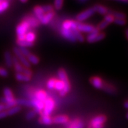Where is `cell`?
I'll return each instance as SVG.
<instances>
[{
    "label": "cell",
    "instance_id": "obj_1",
    "mask_svg": "<svg viewBox=\"0 0 128 128\" xmlns=\"http://www.w3.org/2000/svg\"><path fill=\"white\" fill-rule=\"evenodd\" d=\"M58 76L60 80H61L64 83V89L61 91L59 92L60 95V96H66L70 91V82H69L67 74H66L64 69L60 68L58 70Z\"/></svg>",
    "mask_w": 128,
    "mask_h": 128
},
{
    "label": "cell",
    "instance_id": "obj_2",
    "mask_svg": "<svg viewBox=\"0 0 128 128\" xmlns=\"http://www.w3.org/2000/svg\"><path fill=\"white\" fill-rule=\"evenodd\" d=\"M55 102L51 98H47L46 100L44 101V108L41 113V115H48L49 116L52 111L54 109Z\"/></svg>",
    "mask_w": 128,
    "mask_h": 128
},
{
    "label": "cell",
    "instance_id": "obj_3",
    "mask_svg": "<svg viewBox=\"0 0 128 128\" xmlns=\"http://www.w3.org/2000/svg\"><path fill=\"white\" fill-rule=\"evenodd\" d=\"M95 12H95V10L93 9V7L89 8V9H86V11H84V12H82L81 13L78 14L77 16H76V19H77L78 22L85 21L86 19H88L89 17H90L91 16H92L93 14H95Z\"/></svg>",
    "mask_w": 128,
    "mask_h": 128
},
{
    "label": "cell",
    "instance_id": "obj_4",
    "mask_svg": "<svg viewBox=\"0 0 128 128\" xmlns=\"http://www.w3.org/2000/svg\"><path fill=\"white\" fill-rule=\"evenodd\" d=\"M14 52L16 55V57L17 58V59L20 60V62L22 64H23V66H24V68H30L31 65L29 64V62L28 61V60L26 59V58L22 54V53L20 52V50L18 49V48L17 47H15L14 48Z\"/></svg>",
    "mask_w": 128,
    "mask_h": 128
},
{
    "label": "cell",
    "instance_id": "obj_5",
    "mask_svg": "<svg viewBox=\"0 0 128 128\" xmlns=\"http://www.w3.org/2000/svg\"><path fill=\"white\" fill-rule=\"evenodd\" d=\"M97 28L94 27L92 25H88V24H85L78 23V26H77V30L80 32H84V33H89L90 34L94 31H96Z\"/></svg>",
    "mask_w": 128,
    "mask_h": 128
},
{
    "label": "cell",
    "instance_id": "obj_6",
    "mask_svg": "<svg viewBox=\"0 0 128 128\" xmlns=\"http://www.w3.org/2000/svg\"><path fill=\"white\" fill-rule=\"evenodd\" d=\"M29 26L26 22H22V23L18 25L16 27V34L17 36H24L26 33H27L28 30L29 29Z\"/></svg>",
    "mask_w": 128,
    "mask_h": 128
},
{
    "label": "cell",
    "instance_id": "obj_7",
    "mask_svg": "<svg viewBox=\"0 0 128 128\" xmlns=\"http://www.w3.org/2000/svg\"><path fill=\"white\" fill-rule=\"evenodd\" d=\"M32 107L34 108V110L36 111V113L41 114L44 108V102H41L39 100H37L36 99H32Z\"/></svg>",
    "mask_w": 128,
    "mask_h": 128
},
{
    "label": "cell",
    "instance_id": "obj_8",
    "mask_svg": "<svg viewBox=\"0 0 128 128\" xmlns=\"http://www.w3.org/2000/svg\"><path fill=\"white\" fill-rule=\"evenodd\" d=\"M79 22H75L72 20H67L64 22L63 24V28L66 30H73V29H77V26Z\"/></svg>",
    "mask_w": 128,
    "mask_h": 128
},
{
    "label": "cell",
    "instance_id": "obj_9",
    "mask_svg": "<svg viewBox=\"0 0 128 128\" xmlns=\"http://www.w3.org/2000/svg\"><path fill=\"white\" fill-rule=\"evenodd\" d=\"M90 81L93 87H95L97 89H102L104 86V82L102 80L101 78L98 77H92L90 79Z\"/></svg>",
    "mask_w": 128,
    "mask_h": 128
},
{
    "label": "cell",
    "instance_id": "obj_10",
    "mask_svg": "<svg viewBox=\"0 0 128 128\" xmlns=\"http://www.w3.org/2000/svg\"><path fill=\"white\" fill-rule=\"evenodd\" d=\"M61 34H62V36L64 38H66V39H68V41H71V42H76L77 41L71 30H66V29L63 28L61 30Z\"/></svg>",
    "mask_w": 128,
    "mask_h": 128
},
{
    "label": "cell",
    "instance_id": "obj_11",
    "mask_svg": "<svg viewBox=\"0 0 128 128\" xmlns=\"http://www.w3.org/2000/svg\"><path fill=\"white\" fill-rule=\"evenodd\" d=\"M106 120H107V118L105 115L97 116L91 120L90 126H94V125H97V124H104Z\"/></svg>",
    "mask_w": 128,
    "mask_h": 128
},
{
    "label": "cell",
    "instance_id": "obj_12",
    "mask_svg": "<svg viewBox=\"0 0 128 128\" xmlns=\"http://www.w3.org/2000/svg\"><path fill=\"white\" fill-rule=\"evenodd\" d=\"M12 64L14 65V69L16 71V73H23L24 70V67L22 66V64L19 63L18 60L16 56L12 57Z\"/></svg>",
    "mask_w": 128,
    "mask_h": 128
},
{
    "label": "cell",
    "instance_id": "obj_13",
    "mask_svg": "<svg viewBox=\"0 0 128 128\" xmlns=\"http://www.w3.org/2000/svg\"><path fill=\"white\" fill-rule=\"evenodd\" d=\"M24 22H26L28 24L29 27H37L39 25V22L37 20L36 18L32 16H26L25 17Z\"/></svg>",
    "mask_w": 128,
    "mask_h": 128
},
{
    "label": "cell",
    "instance_id": "obj_14",
    "mask_svg": "<svg viewBox=\"0 0 128 128\" xmlns=\"http://www.w3.org/2000/svg\"><path fill=\"white\" fill-rule=\"evenodd\" d=\"M4 98L6 100L7 103L10 102H12V101L15 100L14 98L13 94H12V90L10 88H4Z\"/></svg>",
    "mask_w": 128,
    "mask_h": 128
},
{
    "label": "cell",
    "instance_id": "obj_15",
    "mask_svg": "<svg viewBox=\"0 0 128 128\" xmlns=\"http://www.w3.org/2000/svg\"><path fill=\"white\" fill-rule=\"evenodd\" d=\"M53 123L56 124H65L68 122V118L66 115H58L52 119Z\"/></svg>",
    "mask_w": 128,
    "mask_h": 128
},
{
    "label": "cell",
    "instance_id": "obj_16",
    "mask_svg": "<svg viewBox=\"0 0 128 128\" xmlns=\"http://www.w3.org/2000/svg\"><path fill=\"white\" fill-rule=\"evenodd\" d=\"M46 96H47V95H46V92L44 91V90H38L35 93L33 99H36L37 100L44 102V101L46 100V99L47 98Z\"/></svg>",
    "mask_w": 128,
    "mask_h": 128
},
{
    "label": "cell",
    "instance_id": "obj_17",
    "mask_svg": "<svg viewBox=\"0 0 128 128\" xmlns=\"http://www.w3.org/2000/svg\"><path fill=\"white\" fill-rule=\"evenodd\" d=\"M54 16V12H51L49 13H46L44 15L43 18H41V20L40 21L42 24H48L50 22V20L52 19V18Z\"/></svg>",
    "mask_w": 128,
    "mask_h": 128
},
{
    "label": "cell",
    "instance_id": "obj_18",
    "mask_svg": "<svg viewBox=\"0 0 128 128\" xmlns=\"http://www.w3.org/2000/svg\"><path fill=\"white\" fill-rule=\"evenodd\" d=\"M34 14H35V16H36V18L38 22H40L41 18H43L44 15L45 14V13L43 11V9L41 8V6H36L34 9Z\"/></svg>",
    "mask_w": 128,
    "mask_h": 128
},
{
    "label": "cell",
    "instance_id": "obj_19",
    "mask_svg": "<svg viewBox=\"0 0 128 128\" xmlns=\"http://www.w3.org/2000/svg\"><path fill=\"white\" fill-rule=\"evenodd\" d=\"M4 60L6 66L8 68H11L13 66V64H12V56L11 53L9 51H8V50H6V51L4 52Z\"/></svg>",
    "mask_w": 128,
    "mask_h": 128
},
{
    "label": "cell",
    "instance_id": "obj_20",
    "mask_svg": "<svg viewBox=\"0 0 128 128\" xmlns=\"http://www.w3.org/2000/svg\"><path fill=\"white\" fill-rule=\"evenodd\" d=\"M93 9H94L96 12H98L99 14H105L106 15L108 13V9L105 6H102V5L96 4L93 6Z\"/></svg>",
    "mask_w": 128,
    "mask_h": 128
},
{
    "label": "cell",
    "instance_id": "obj_21",
    "mask_svg": "<svg viewBox=\"0 0 128 128\" xmlns=\"http://www.w3.org/2000/svg\"><path fill=\"white\" fill-rule=\"evenodd\" d=\"M99 34V30L97 28L96 31L90 33V34H88L87 36V41L89 43H94L96 42V37L98 36V34Z\"/></svg>",
    "mask_w": 128,
    "mask_h": 128
},
{
    "label": "cell",
    "instance_id": "obj_22",
    "mask_svg": "<svg viewBox=\"0 0 128 128\" xmlns=\"http://www.w3.org/2000/svg\"><path fill=\"white\" fill-rule=\"evenodd\" d=\"M38 122L44 124H50L51 123H53L52 119L50 118V116H48V115H41Z\"/></svg>",
    "mask_w": 128,
    "mask_h": 128
},
{
    "label": "cell",
    "instance_id": "obj_23",
    "mask_svg": "<svg viewBox=\"0 0 128 128\" xmlns=\"http://www.w3.org/2000/svg\"><path fill=\"white\" fill-rule=\"evenodd\" d=\"M26 59H27L28 61L29 62V64L31 63V64H34V65L38 64V62H39V58L37 57L36 56L34 55V54H30L28 56H26Z\"/></svg>",
    "mask_w": 128,
    "mask_h": 128
},
{
    "label": "cell",
    "instance_id": "obj_24",
    "mask_svg": "<svg viewBox=\"0 0 128 128\" xmlns=\"http://www.w3.org/2000/svg\"><path fill=\"white\" fill-rule=\"evenodd\" d=\"M15 77H16V79L18 81H29L31 80V77L24 75L22 73H16Z\"/></svg>",
    "mask_w": 128,
    "mask_h": 128
},
{
    "label": "cell",
    "instance_id": "obj_25",
    "mask_svg": "<svg viewBox=\"0 0 128 128\" xmlns=\"http://www.w3.org/2000/svg\"><path fill=\"white\" fill-rule=\"evenodd\" d=\"M36 39V35L34 32H27L25 34V40L30 43H34Z\"/></svg>",
    "mask_w": 128,
    "mask_h": 128
},
{
    "label": "cell",
    "instance_id": "obj_26",
    "mask_svg": "<svg viewBox=\"0 0 128 128\" xmlns=\"http://www.w3.org/2000/svg\"><path fill=\"white\" fill-rule=\"evenodd\" d=\"M16 105L32 107V100H25V99H17V100H16Z\"/></svg>",
    "mask_w": 128,
    "mask_h": 128
},
{
    "label": "cell",
    "instance_id": "obj_27",
    "mask_svg": "<svg viewBox=\"0 0 128 128\" xmlns=\"http://www.w3.org/2000/svg\"><path fill=\"white\" fill-rule=\"evenodd\" d=\"M21 110H22V108L20 106H15V107H13L7 110L6 113H7V115H13V114L20 112Z\"/></svg>",
    "mask_w": 128,
    "mask_h": 128
},
{
    "label": "cell",
    "instance_id": "obj_28",
    "mask_svg": "<svg viewBox=\"0 0 128 128\" xmlns=\"http://www.w3.org/2000/svg\"><path fill=\"white\" fill-rule=\"evenodd\" d=\"M102 89L105 91L108 92H109L110 94H114L116 92V90H115V88L113 86H112L110 85H108V84H106L105 82H104V86H103Z\"/></svg>",
    "mask_w": 128,
    "mask_h": 128
},
{
    "label": "cell",
    "instance_id": "obj_29",
    "mask_svg": "<svg viewBox=\"0 0 128 128\" xmlns=\"http://www.w3.org/2000/svg\"><path fill=\"white\" fill-rule=\"evenodd\" d=\"M17 45L19 47H24V48H26V47H32L34 46V43H30L28 41H26V40H23V41H18L17 40Z\"/></svg>",
    "mask_w": 128,
    "mask_h": 128
},
{
    "label": "cell",
    "instance_id": "obj_30",
    "mask_svg": "<svg viewBox=\"0 0 128 128\" xmlns=\"http://www.w3.org/2000/svg\"><path fill=\"white\" fill-rule=\"evenodd\" d=\"M9 2L8 1H1L0 0V14L4 12L5 10L8 9Z\"/></svg>",
    "mask_w": 128,
    "mask_h": 128
},
{
    "label": "cell",
    "instance_id": "obj_31",
    "mask_svg": "<svg viewBox=\"0 0 128 128\" xmlns=\"http://www.w3.org/2000/svg\"><path fill=\"white\" fill-rule=\"evenodd\" d=\"M72 32H73V34H74V36L76 37V40H78L80 42H83L84 41V37L82 36V34H81V33L80 32H78L77 29H73L72 30Z\"/></svg>",
    "mask_w": 128,
    "mask_h": 128
},
{
    "label": "cell",
    "instance_id": "obj_32",
    "mask_svg": "<svg viewBox=\"0 0 128 128\" xmlns=\"http://www.w3.org/2000/svg\"><path fill=\"white\" fill-rule=\"evenodd\" d=\"M108 14H111L114 18H122V19H125L126 18V14H124L122 12H111L108 10Z\"/></svg>",
    "mask_w": 128,
    "mask_h": 128
},
{
    "label": "cell",
    "instance_id": "obj_33",
    "mask_svg": "<svg viewBox=\"0 0 128 128\" xmlns=\"http://www.w3.org/2000/svg\"><path fill=\"white\" fill-rule=\"evenodd\" d=\"M64 88V83L61 80H56L55 83V86H54V88H55L56 90L58 91H61Z\"/></svg>",
    "mask_w": 128,
    "mask_h": 128
},
{
    "label": "cell",
    "instance_id": "obj_34",
    "mask_svg": "<svg viewBox=\"0 0 128 128\" xmlns=\"http://www.w3.org/2000/svg\"><path fill=\"white\" fill-rule=\"evenodd\" d=\"M64 1L62 0H56L54 2V7L56 10H60L63 7Z\"/></svg>",
    "mask_w": 128,
    "mask_h": 128
},
{
    "label": "cell",
    "instance_id": "obj_35",
    "mask_svg": "<svg viewBox=\"0 0 128 128\" xmlns=\"http://www.w3.org/2000/svg\"><path fill=\"white\" fill-rule=\"evenodd\" d=\"M41 8L43 9L44 12L46 14V13H49V12H53V6L51 5H44V6H42Z\"/></svg>",
    "mask_w": 128,
    "mask_h": 128
},
{
    "label": "cell",
    "instance_id": "obj_36",
    "mask_svg": "<svg viewBox=\"0 0 128 128\" xmlns=\"http://www.w3.org/2000/svg\"><path fill=\"white\" fill-rule=\"evenodd\" d=\"M114 16L112 15L111 14H106L105 16V18H104V21L106 22L107 23L110 24L112 23V22H114Z\"/></svg>",
    "mask_w": 128,
    "mask_h": 128
},
{
    "label": "cell",
    "instance_id": "obj_37",
    "mask_svg": "<svg viewBox=\"0 0 128 128\" xmlns=\"http://www.w3.org/2000/svg\"><path fill=\"white\" fill-rule=\"evenodd\" d=\"M56 81V80L55 78H51V79H50L47 82V86H46L47 88L48 89H53V88H54Z\"/></svg>",
    "mask_w": 128,
    "mask_h": 128
},
{
    "label": "cell",
    "instance_id": "obj_38",
    "mask_svg": "<svg viewBox=\"0 0 128 128\" xmlns=\"http://www.w3.org/2000/svg\"><path fill=\"white\" fill-rule=\"evenodd\" d=\"M36 112L35 110H31L28 112H27V114H26V120H32V118H34V116L36 115Z\"/></svg>",
    "mask_w": 128,
    "mask_h": 128
},
{
    "label": "cell",
    "instance_id": "obj_39",
    "mask_svg": "<svg viewBox=\"0 0 128 128\" xmlns=\"http://www.w3.org/2000/svg\"><path fill=\"white\" fill-rule=\"evenodd\" d=\"M18 49H19V50H20V52L22 53V54L23 56H24L26 58V56H28L31 54V53H30V51L28 50V49H26V48H24V47H19V48H18Z\"/></svg>",
    "mask_w": 128,
    "mask_h": 128
},
{
    "label": "cell",
    "instance_id": "obj_40",
    "mask_svg": "<svg viewBox=\"0 0 128 128\" xmlns=\"http://www.w3.org/2000/svg\"><path fill=\"white\" fill-rule=\"evenodd\" d=\"M114 24L120 25V26H123L126 24V20L125 19H122V18H114Z\"/></svg>",
    "mask_w": 128,
    "mask_h": 128
},
{
    "label": "cell",
    "instance_id": "obj_41",
    "mask_svg": "<svg viewBox=\"0 0 128 128\" xmlns=\"http://www.w3.org/2000/svg\"><path fill=\"white\" fill-rule=\"evenodd\" d=\"M108 24H109L107 23L105 21H103V22H100V23L99 24V25H98V26L97 28H98V30H103V29H105V28L108 26Z\"/></svg>",
    "mask_w": 128,
    "mask_h": 128
},
{
    "label": "cell",
    "instance_id": "obj_42",
    "mask_svg": "<svg viewBox=\"0 0 128 128\" xmlns=\"http://www.w3.org/2000/svg\"><path fill=\"white\" fill-rule=\"evenodd\" d=\"M0 76L2 77H7L9 76V73L6 69L0 68Z\"/></svg>",
    "mask_w": 128,
    "mask_h": 128
},
{
    "label": "cell",
    "instance_id": "obj_43",
    "mask_svg": "<svg viewBox=\"0 0 128 128\" xmlns=\"http://www.w3.org/2000/svg\"><path fill=\"white\" fill-rule=\"evenodd\" d=\"M84 128V122L80 120V122H78V123L77 124H76V126H75L73 128Z\"/></svg>",
    "mask_w": 128,
    "mask_h": 128
},
{
    "label": "cell",
    "instance_id": "obj_44",
    "mask_svg": "<svg viewBox=\"0 0 128 128\" xmlns=\"http://www.w3.org/2000/svg\"><path fill=\"white\" fill-rule=\"evenodd\" d=\"M7 116V113H6V111H2L0 112V119H2L4 118H6Z\"/></svg>",
    "mask_w": 128,
    "mask_h": 128
},
{
    "label": "cell",
    "instance_id": "obj_45",
    "mask_svg": "<svg viewBox=\"0 0 128 128\" xmlns=\"http://www.w3.org/2000/svg\"><path fill=\"white\" fill-rule=\"evenodd\" d=\"M0 102H1V104H2V105H6V104L7 103L6 100L5 99L4 97H3V98H0Z\"/></svg>",
    "mask_w": 128,
    "mask_h": 128
},
{
    "label": "cell",
    "instance_id": "obj_46",
    "mask_svg": "<svg viewBox=\"0 0 128 128\" xmlns=\"http://www.w3.org/2000/svg\"><path fill=\"white\" fill-rule=\"evenodd\" d=\"M4 105L0 104V112L4 111Z\"/></svg>",
    "mask_w": 128,
    "mask_h": 128
},
{
    "label": "cell",
    "instance_id": "obj_47",
    "mask_svg": "<svg viewBox=\"0 0 128 128\" xmlns=\"http://www.w3.org/2000/svg\"><path fill=\"white\" fill-rule=\"evenodd\" d=\"M87 2V0H79V1H78V3H79V4H84V3H86Z\"/></svg>",
    "mask_w": 128,
    "mask_h": 128
},
{
    "label": "cell",
    "instance_id": "obj_48",
    "mask_svg": "<svg viewBox=\"0 0 128 128\" xmlns=\"http://www.w3.org/2000/svg\"><path fill=\"white\" fill-rule=\"evenodd\" d=\"M124 108H128V101H127V102H124Z\"/></svg>",
    "mask_w": 128,
    "mask_h": 128
},
{
    "label": "cell",
    "instance_id": "obj_49",
    "mask_svg": "<svg viewBox=\"0 0 128 128\" xmlns=\"http://www.w3.org/2000/svg\"><path fill=\"white\" fill-rule=\"evenodd\" d=\"M125 34H126V36H127V38H128V28H127L126 31H125Z\"/></svg>",
    "mask_w": 128,
    "mask_h": 128
},
{
    "label": "cell",
    "instance_id": "obj_50",
    "mask_svg": "<svg viewBox=\"0 0 128 128\" xmlns=\"http://www.w3.org/2000/svg\"><path fill=\"white\" fill-rule=\"evenodd\" d=\"M120 2H122V3H128V0H123V1H122V0H121Z\"/></svg>",
    "mask_w": 128,
    "mask_h": 128
},
{
    "label": "cell",
    "instance_id": "obj_51",
    "mask_svg": "<svg viewBox=\"0 0 128 128\" xmlns=\"http://www.w3.org/2000/svg\"><path fill=\"white\" fill-rule=\"evenodd\" d=\"M21 2H22V3H26L27 1L26 0H21Z\"/></svg>",
    "mask_w": 128,
    "mask_h": 128
},
{
    "label": "cell",
    "instance_id": "obj_52",
    "mask_svg": "<svg viewBox=\"0 0 128 128\" xmlns=\"http://www.w3.org/2000/svg\"><path fill=\"white\" fill-rule=\"evenodd\" d=\"M126 117H127V118L128 119V114H127V115H126Z\"/></svg>",
    "mask_w": 128,
    "mask_h": 128
},
{
    "label": "cell",
    "instance_id": "obj_53",
    "mask_svg": "<svg viewBox=\"0 0 128 128\" xmlns=\"http://www.w3.org/2000/svg\"><path fill=\"white\" fill-rule=\"evenodd\" d=\"M88 128H92V127H91V126H90H90L88 127Z\"/></svg>",
    "mask_w": 128,
    "mask_h": 128
}]
</instances>
